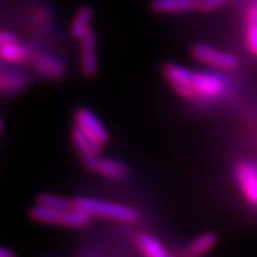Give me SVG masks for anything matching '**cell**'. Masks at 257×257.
<instances>
[{"instance_id": "7", "label": "cell", "mask_w": 257, "mask_h": 257, "mask_svg": "<svg viewBox=\"0 0 257 257\" xmlns=\"http://www.w3.org/2000/svg\"><path fill=\"white\" fill-rule=\"evenodd\" d=\"M192 86L196 97L206 99L219 97L225 90V84L221 78L196 71H192Z\"/></svg>"}, {"instance_id": "1", "label": "cell", "mask_w": 257, "mask_h": 257, "mask_svg": "<svg viewBox=\"0 0 257 257\" xmlns=\"http://www.w3.org/2000/svg\"><path fill=\"white\" fill-rule=\"evenodd\" d=\"M76 209L84 210L91 217H102V218L114 219L120 222H136L139 213L136 209L115 202L102 201V200L91 199V197H76L72 200Z\"/></svg>"}, {"instance_id": "14", "label": "cell", "mask_w": 257, "mask_h": 257, "mask_svg": "<svg viewBox=\"0 0 257 257\" xmlns=\"http://www.w3.org/2000/svg\"><path fill=\"white\" fill-rule=\"evenodd\" d=\"M29 49L25 45H23V43H19L17 41L0 47V58L7 63L19 64V63L26 62L29 59Z\"/></svg>"}, {"instance_id": "17", "label": "cell", "mask_w": 257, "mask_h": 257, "mask_svg": "<svg viewBox=\"0 0 257 257\" xmlns=\"http://www.w3.org/2000/svg\"><path fill=\"white\" fill-rule=\"evenodd\" d=\"M245 38L249 51L257 56V3H253L247 12V29Z\"/></svg>"}, {"instance_id": "20", "label": "cell", "mask_w": 257, "mask_h": 257, "mask_svg": "<svg viewBox=\"0 0 257 257\" xmlns=\"http://www.w3.org/2000/svg\"><path fill=\"white\" fill-rule=\"evenodd\" d=\"M17 37L15 34H12L11 32H4V30H0V47L4 45H8V43L16 42Z\"/></svg>"}, {"instance_id": "19", "label": "cell", "mask_w": 257, "mask_h": 257, "mask_svg": "<svg viewBox=\"0 0 257 257\" xmlns=\"http://www.w3.org/2000/svg\"><path fill=\"white\" fill-rule=\"evenodd\" d=\"M234 0H200V6H199V11L201 12H213V11L218 10L221 7L227 6Z\"/></svg>"}, {"instance_id": "13", "label": "cell", "mask_w": 257, "mask_h": 257, "mask_svg": "<svg viewBox=\"0 0 257 257\" xmlns=\"http://www.w3.org/2000/svg\"><path fill=\"white\" fill-rule=\"evenodd\" d=\"M218 241L214 232H205L193 239L186 248V257H204L212 251Z\"/></svg>"}, {"instance_id": "6", "label": "cell", "mask_w": 257, "mask_h": 257, "mask_svg": "<svg viewBox=\"0 0 257 257\" xmlns=\"http://www.w3.org/2000/svg\"><path fill=\"white\" fill-rule=\"evenodd\" d=\"M236 182L244 199L251 205H257V169L251 162H240L235 170Z\"/></svg>"}, {"instance_id": "2", "label": "cell", "mask_w": 257, "mask_h": 257, "mask_svg": "<svg viewBox=\"0 0 257 257\" xmlns=\"http://www.w3.org/2000/svg\"><path fill=\"white\" fill-rule=\"evenodd\" d=\"M75 125L82 134L103 148L110 143V134L101 119L89 108L81 107L75 112Z\"/></svg>"}, {"instance_id": "9", "label": "cell", "mask_w": 257, "mask_h": 257, "mask_svg": "<svg viewBox=\"0 0 257 257\" xmlns=\"http://www.w3.org/2000/svg\"><path fill=\"white\" fill-rule=\"evenodd\" d=\"M200 0H152L150 7L157 13L175 15L199 10Z\"/></svg>"}, {"instance_id": "10", "label": "cell", "mask_w": 257, "mask_h": 257, "mask_svg": "<svg viewBox=\"0 0 257 257\" xmlns=\"http://www.w3.org/2000/svg\"><path fill=\"white\" fill-rule=\"evenodd\" d=\"M135 240H136L137 247L143 252L144 257H175L163 247V244L158 239L152 235L141 232V234L136 235Z\"/></svg>"}, {"instance_id": "15", "label": "cell", "mask_w": 257, "mask_h": 257, "mask_svg": "<svg viewBox=\"0 0 257 257\" xmlns=\"http://www.w3.org/2000/svg\"><path fill=\"white\" fill-rule=\"evenodd\" d=\"M90 214H88V213L84 212V210L76 209L75 206H73V208H71L69 210L62 212L59 225L63 226V227L69 228H82L90 225Z\"/></svg>"}, {"instance_id": "12", "label": "cell", "mask_w": 257, "mask_h": 257, "mask_svg": "<svg viewBox=\"0 0 257 257\" xmlns=\"http://www.w3.org/2000/svg\"><path fill=\"white\" fill-rule=\"evenodd\" d=\"M95 171L104 178L114 180L124 179L130 175V167L125 163L111 158H99Z\"/></svg>"}, {"instance_id": "18", "label": "cell", "mask_w": 257, "mask_h": 257, "mask_svg": "<svg viewBox=\"0 0 257 257\" xmlns=\"http://www.w3.org/2000/svg\"><path fill=\"white\" fill-rule=\"evenodd\" d=\"M37 202L49 206L54 210H58V212H65V210L73 208V202L69 201L68 199L58 195H52V193H41L37 197Z\"/></svg>"}, {"instance_id": "16", "label": "cell", "mask_w": 257, "mask_h": 257, "mask_svg": "<svg viewBox=\"0 0 257 257\" xmlns=\"http://www.w3.org/2000/svg\"><path fill=\"white\" fill-rule=\"evenodd\" d=\"M62 212L54 210V209L45 206L37 202L36 205L32 206L29 210V217L34 222L43 223V225H59Z\"/></svg>"}, {"instance_id": "4", "label": "cell", "mask_w": 257, "mask_h": 257, "mask_svg": "<svg viewBox=\"0 0 257 257\" xmlns=\"http://www.w3.org/2000/svg\"><path fill=\"white\" fill-rule=\"evenodd\" d=\"M191 52H192V56L196 60L212 65V67H215L218 69L231 71L239 65V59L236 56L214 49V47H210V46L195 45Z\"/></svg>"}, {"instance_id": "5", "label": "cell", "mask_w": 257, "mask_h": 257, "mask_svg": "<svg viewBox=\"0 0 257 257\" xmlns=\"http://www.w3.org/2000/svg\"><path fill=\"white\" fill-rule=\"evenodd\" d=\"M72 143H73V147L77 150L78 156L81 158L85 167L89 170L97 169L98 161H99L98 156L102 152V147H99L98 144L90 140L76 125L73 131H72Z\"/></svg>"}, {"instance_id": "8", "label": "cell", "mask_w": 257, "mask_h": 257, "mask_svg": "<svg viewBox=\"0 0 257 257\" xmlns=\"http://www.w3.org/2000/svg\"><path fill=\"white\" fill-rule=\"evenodd\" d=\"M80 47H81V69L86 77H94L98 73V60H97V37L94 30L90 29L86 32L82 38H80Z\"/></svg>"}, {"instance_id": "3", "label": "cell", "mask_w": 257, "mask_h": 257, "mask_svg": "<svg viewBox=\"0 0 257 257\" xmlns=\"http://www.w3.org/2000/svg\"><path fill=\"white\" fill-rule=\"evenodd\" d=\"M163 76L176 94L184 99L196 98L192 86V71L174 63L163 65Z\"/></svg>"}, {"instance_id": "11", "label": "cell", "mask_w": 257, "mask_h": 257, "mask_svg": "<svg viewBox=\"0 0 257 257\" xmlns=\"http://www.w3.org/2000/svg\"><path fill=\"white\" fill-rule=\"evenodd\" d=\"M94 12L90 7L84 6L78 8L77 12L72 19L71 26H69V33L71 36L76 39H80L86 34V32L91 29V21H93Z\"/></svg>"}, {"instance_id": "21", "label": "cell", "mask_w": 257, "mask_h": 257, "mask_svg": "<svg viewBox=\"0 0 257 257\" xmlns=\"http://www.w3.org/2000/svg\"><path fill=\"white\" fill-rule=\"evenodd\" d=\"M0 257H17L16 253L10 248L0 245Z\"/></svg>"}, {"instance_id": "22", "label": "cell", "mask_w": 257, "mask_h": 257, "mask_svg": "<svg viewBox=\"0 0 257 257\" xmlns=\"http://www.w3.org/2000/svg\"><path fill=\"white\" fill-rule=\"evenodd\" d=\"M2 131H3V121L0 120V134H2Z\"/></svg>"}]
</instances>
